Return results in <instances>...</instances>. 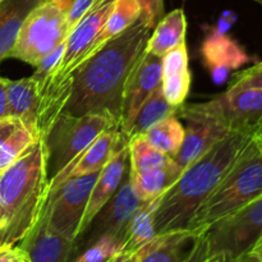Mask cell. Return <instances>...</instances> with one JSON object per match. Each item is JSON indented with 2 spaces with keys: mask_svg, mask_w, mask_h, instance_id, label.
<instances>
[{
  "mask_svg": "<svg viewBox=\"0 0 262 262\" xmlns=\"http://www.w3.org/2000/svg\"><path fill=\"white\" fill-rule=\"evenodd\" d=\"M205 67L216 83H222L230 71L242 68L252 60L247 51L228 33H220L211 28L201 48Z\"/></svg>",
  "mask_w": 262,
  "mask_h": 262,
  "instance_id": "16",
  "label": "cell"
},
{
  "mask_svg": "<svg viewBox=\"0 0 262 262\" xmlns=\"http://www.w3.org/2000/svg\"><path fill=\"white\" fill-rule=\"evenodd\" d=\"M154 27L140 15L135 25L82 61L72 72V95L63 113L72 117L109 113L119 123L124 83L146 49Z\"/></svg>",
  "mask_w": 262,
  "mask_h": 262,
  "instance_id": "1",
  "label": "cell"
},
{
  "mask_svg": "<svg viewBox=\"0 0 262 262\" xmlns=\"http://www.w3.org/2000/svg\"><path fill=\"white\" fill-rule=\"evenodd\" d=\"M123 242L115 235H104L90 246L73 262H104L122 253Z\"/></svg>",
  "mask_w": 262,
  "mask_h": 262,
  "instance_id": "31",
  "label": "cell"
},
{
  "mask_svg": "<svg viewBox=\"0 0 262 262\" xmlns=\"http://www.w3.org/2000/svg\"><path fill=\"white\" fill-rule=\"evenodd\" d=\"M253 133L230 132L182 171L159 199L155 214L156 235L188 229L200 205L216 188Z\"/></svg>",
  "mask_w": 262,
  "mask_h": 262,
  "instance_id": "3",
  "label": "cell"
},
{
  "mask_svg": "<svg viewBox=\"0 0 262 262\" xmlns=\"http://www.w3.org/2000/svg\"><path fill=\"white\" fill-rule=\"evenodd\" d=\"M262 196V137L253 133L216 188L200 205L188 230L202 233Z\"/></svg>",
  "mask_w": 262,
  "mask_h": 262,
  "instance_id": "4",
  "label": "cell"
},
{
  "mask_svg": "<svg viewBox=\"0 0 262 262\" xmlns=\"http://www.w3.org/2000/svg\"><path fill=\"white\" fill-rule=\"evenodd\" d=\"M163 78V58L145 49L130 69L123 90L119 130L127 138L136 114Z\"/></svg>",
  "mask_w": 262,
  "mask_h": 262,
  "instance_id": "11",
  "label": "cell"
},
{
  "mask_svg": "<svg viewBox=\"0 0 262 262\" xmlns=\"http://www.w3.org/2000/svg\"><path fill=\"white\" fill-rule=\"evenodd\" d=\"M49 146L38 138L0 174V247L18 246L40 220L49 194Z\"/></svg>",
  "mask_w": 262,
  "mask_h": 262,
  "instance_id": "2",
  "label": "cell"
},
{
  "mask_svg": "<svg viewBox=\"0 0 262 262\" xmlns=\"http://www.w3.org/2000/svg\"><path fill=\"white\" fill-rule=\"evenodd\" d=\"M3 2H4V0H2V3H3Z\"/></svg>",
  "mask_w": 262,
  "mask_h": 262,
  "instance_id": "45",
  "label": "cell"
},
{
  "mask_svg": "<svg viewBox=\"0 0 262 262\" xmlns=\"http://www.w3.org/2000/svg\"><path fill=\"white\" fill-rule=\"evenodd\" d=\"M141 15V5L138 0H115L113 9L102 27L101 32L97 35L92 45L87 50L84 60L94 55L102 45L114 38L119 33L124 32L127 28L135 25ZM83 60V61H84Z\"/></svg>",
  "mask_w": 262,
  "mask_h": 262,
  "instance_id": "25",
  "label": "cell"
},
{
  "mask_svg": "<svg viewBox=\"0 0 262 262\" xmlns=\"http://www.w3.org/2000/svg\"><path fill=\"white\" fill-rule=\"evenodd\" d=\"M0 3H2V0H0Z\"/></svg>",
  "mask_w": 262,
  "mask_h": 262,
  "instance_id": "46",
  "label": "cell"
},
{
  "mask_svg": "<svg viewBox=\"0 0 262 262\" xmlns=\"http://www.w3.org/2000/svg\"><path fill=\"white\" fill-rule=\"evenodd\" d=\"M112 128L119 129V123L109 113H89L81 117L63 113L46 140L49 161H53L55 174L71 165L102 132Z\"/></svg>",
  "mask_w": 262,
  "mask_h": 262,
  "instance_id": "6",
  "label": "cell"
},
{
  "mask_svg": "<svg viewBox=\"0 0 262 262\" xmlns=\"http://www.w3.org/2000/svg\"><path fill=\"white\" fill-rule=\"evenodd\" d=\"M210 253L227 252L233 257L256 245L262 235V196L206 229Z\"/></svg>",
  "mask_w": 262,
  "mask_h": 262,
  "instance_id": "10",
  "label": "cell"
},
{
  "mask_svg": "<svg viewBox=\"0 0 262 262\" xmlns=\"http://www.w3.org/2000/svg\"><path fill=\"white\" fill-rule=\"evenodd\" d=\"M128 140L117 128L102 132L71 165L54 174L49 183V193L56 191L67 181L101 171L107 161L124 146Z\"/></svg>",
  "mask_w": 262,
  "mask_h": 262,
  "instance_id": "12",
  "label": "cell"
},
{
  "mask_svg": "<svg viewBox=\"0 0 262 262\" xmlns=\"http://www.w3.org/2000/svg\"><path fill=\"white\" fill-rule=\"evenodd\" d=\"M191 81L188 50L184 41L163 56L161 89L169 104L176 107L184 104L191 90Z\"/></svg>",
  "mask_w": 262,
  "mask_h": 262,
  "instance_id": "19",
  "label": "cell"
},
{
  "mask_svg": "<svg viewBox=\"0 0 262 262\" xmlns=\"http://www.w3.org/2000/svg\"><path fill=\"white\" fill-rule=\"evenodd\" d=\"M205 262H237V258L233 257L230 253L216 252V253H210L209 257L206 258V261Z\"/></svg>",
  "mask_w": 262,
  "mask_h": 262,
  "instance_id": "40",
  "label": "cell"
},
{
  "mask_svg": "<svg viewBox=\"0 0 262 262\" xmlns=\"http://www.w3.org/2000/svg\"><path fill=\"white\" fill-rule=\"evenodd\" d=\"M182 169L171 160L161 168L154 169L142 174H130L133 187L138 199L142 202L150 201L160 197L164 192L168 191L181 177Z\"/></svg>",
  "mask_w": 262,
  "mask_h": 262,
  "instance_id": "27",
  "label": "cell"
},
{
  "mask_svg": "<svg viewBox=\"0 0 262 262\" xmlns=\"http://www.w3.org/2000/svg\"><path fill=\"white\" fill-rule=\"evenodd\" d=\"M177 117L186 122L183 142L178 154L173 158L174 163L182 170L230 133L220 117L215 100L181 105L177 109Z\"/></svg>",
  "mask_w": 262,
  "mask_h": 262,
  "instance_id": "7",
  "label": "cell"
},
{
  "mask_svg": "<svg viewBox=\"0 0 262 262\" xmlns=\"http://www.w3.org/2000/svg\"><path fill=\"white\" fill-rule=\"evenodd\" d=\"M145 248H146V246H143L142 248L135 251V252L120 253V255H118L117 257L114 258V261L113 262H140L143 252H145Z\"/></svg>",
  "mask_w": 262,
  "mask_h": 262,
  "instance_id": "39",
  "label": "cell"
},
{
  "mask_svg": "<svg viewBox=\"0 0 262 262\" xmlns=\"http://www.w3.org/2000/svg\"><path fill=\"white\" fill-rule=\"evenodd\" d=\"M142 136L152 147L173 159L183 142L184 127L177 114H171L152 125Z\"/></svg>",
  "mask_w": 262,
  "mask_h": 262,
  "instance_id": "29",
  "label": "cell"
},
{
  "mask_svg": "<svg viewBox=\"0 0 262 262\" xmlns=\"http://www.w3.org/2000/svg\"><path fill=\"white\" fill-rule=\"evenodd\" d=\"M237 262H262V241L258 239L251 250L237 257Z\"/></svg>",
  "mask_w": 262,
  "mask_h": 262,
  "instance_id": "37",
  "label": "cell"
},
{
  "mask_svg": "<svg viewBox=\"0 0 262 262\" xmlns=\"http://www.w3.org/2000/svg\"><path fill=\"white\" fill-rule=\"evenodd\" d=\"M31 125L9 115L0 119V174L38 140Z\"/></svg>",
  "mask_w": 262,
  "mask_h": 262,
  "instance_id": "20",
  "label": "cell"
},
{
  "mask_svg": "<svg viewBox=\"0 0 262 262\" xmlns=\"http://www.w3.org/2000/svg\"><path fill=\"white\" fill-rule=\"evenodd\" d=\"M18 246L31 262H71L73 256V242L51 229L43 212Z\"/></svg>",
  "mask_w": 262,
  "mask_h": 262,
  "instance_id": "17",
  "label": "cell"
},
{
  "mask_svg": "<svg viewBox=\"0 0 262 262\" xmlns=\"http://www.w3.org/2000/svg\"><path fill=\"white\" fill-rule=\"evenodd\" d=\"M242 89H257L262 90V61H258L255 66L238 72L234 76L228 90H242Z\"/></svg>",
  "mask_w": 262,
  "mask_h": 262,
  "instance_id": "32",
  "label": "cell"
},
{
  "mask_svg": "<svg viewBox=\"0 0 262 262\" xmlns=\"http://www.w3.org/2000/svg\"><path fill=\"white\" fill-rule=\"evenodd\" d=\"M18 262H31L30 258H28V256L26 255L25 251H23V255L20 256V258H19V260H18Z\"/></svg>",
  "mask_w": 262,
  "mask_h": 262,
  "instance_id": "41",
  "label": "cell"
},
{
  "mask_svg": "<svg viewBox=\"0 0 262 262\" xmlns=\"http://www.w3.org/2000/svg\"><path fill=\"white\" fill-rule=\"evenodd\" d=\"M127 147L130 174L147 173L154 169L161 168L173 160L168 155L152 147L142 135L130 137Z\"/></svg>",
  "mask_w": 262,
  "mask_h": 262,
  "instance_id": "30",
  "label": "cell"
},
{
  "mask_svg": "<svg viewBox=\"0 0 262 262\" xmlns=\"http://www.w3.org/2000/svg\"><path fill=\"white\" fill-rule=\"evenodd\" d=\"M128 163H129L128 161V147L124 146L107 161L106 165L100 171L99 178L96 179L94 187H92L86 211H84L83 219H82L81 227H79L78 235H81L87 229L97 212L118 191L125 176V171H127Z\"/></svg>",
  "mask_w": 262,
  "mask_h": 262,
  "instance_id": "18",
  "label": "cell"
},
{
  "mask_svg": "<svg viewBox=\"0 0 262 262\" xmlns=\"http://www.w3.org/2000/svg\"><path fill=\"white\" fill-rule=\"evenodd\" d=\"M141 5V17L154 26L163 13V0H138Z\"/></svg>",
  "mask_w": 262,
  "mask_h": 262,
  "instance_id": "35",
  "label": "cell"
},
{
  "mask_svg": "<svg viewBox=\"0 0 262 262\" xmlns=\"http://www.w3.org/2000/svg\"><path fill=\"white\" fill-rule=\"evenodd\" d=\"M215 104L230 132L255 133L262 122V90H227Z\"/></svg>",
  "mask_w": 262,
  "mask_h": 262,
  "instance_id": "14",
  "label": "cell"
},
{
  "mask_svg": "<svg viewBox=\"0 0 262 262\" xmlns=\"http://www.w3.org/2000/svg\"><path fill=\"white\" fill-rule=\"evenodd\" d=\"M206 232V230H205ZM201 233L199 237L194 239L193 245H192L191 250L187 253L186 257L183 258L182 262H205L206 258L209 257L210 250L209 243H207L206 233Z\"/></svg>",
  "mask_w": 262,
  "mask_h": 262,
  "instance_id": "34",
  "label": "cell"
},
{
  "mask_svg": "<svg viewBox=\"0 0 262 262\" xmlns=\"http://www.w3.org/2000/svg\"><path fill=\"white\" fill-rule=\"evenodd\" d=\"M38 90V102L36 110V130L40 138L48 140L59 117L63 114L72 95V73L61 76L53 72L43 79H35Z\"/></svg>",
  "mask_w": 262,
  "mask_h": 262,
  "instance_id": "15",
  "label": "cell"
},
{
  "mask_svg": "<svg viewBox=\"0 0 262 262\" xmlns=\"http://www.w3.org/2000/svg\"><path fill=\"white\" fill-rule=\"evenodd\" d=\"M141 204L142 201L136 193L128 168L114 196L102 206L87 229L73 242V256L82 253L96 241L107 234L115 235L123 242L125 228Z\"/></svg>",
  "mask_w": 262,
  "mask_h": 262,
  "instance_id": "9",
  "label": "cell"
},
{
  "mask_svg": "<svg viewBox=\"0 0 262 262\" xmlns=\"http://www.w3.org/2000/svg\"><path fill=\"white\" fill-rule=\"evenodd\" d=\"M159 199L150 200L141 204L125 228L123 237L122 253L135 252L150 243L156 237L155 214L158 210Z\"/></svg>",
  "mask_w": 262,
  "mask_h": 262,
  "instance_id": "24",
  "label": "cell"
},
{
  "mask_svg": "<svg viewBox=\"0 0 262 262\" xmlns=\"http://www.w3.org/2000/svg\"><path fill=\"white\" fill-rule=\"evenodd\" d=\"M260 239H261V241H262V235H261V238H260Z\"/></svg>",
  "mask_w": 262,
  "mask_h": 262,
  "instance_id": "44",
  "label": "cell"
},
{
  "mask_svg": "<svg viewBox=\"0 0 262 262\" xmlns=\"http://www.w3.org/2000/svg\"><path fill=\"white\" fill-rule=\"evenodd\" d=\"M9 117L8 106V79L0 77V119Z\"/></svg>",
  "mask_w": 262,
  "mask_h": 262,
  "instance_id": "38",
  "label": "cell"
},
{
  "mask_svg": "<svg viewBox=\"0 0 262 262\" xmlns=\"http://www.w3.org/2000/svg\"><path fill=\"white\" fill-rule=\"evenodd\" d=\"M114 2L115 0H97L94 7L72 28L67 37L61 64L56 71L59 74L68 76L84 60L87 50L101 32Z\"/></svg>",
  "mask_w": 262,
  "mask_h": 262,
  "instance_id": "13",
  "label": "cell"
},
{
  "mask_svg": "<svg viewBox=\"0 0 262 262\" xmlns=\"http://www.w3.org/2000/svg\"><path fill=\"white\" fill-rule=\"evenodd\" d=\"M96 2L97 0H72L71 5H69L68 14H67V23H68L69 32L82 19V17L94 7Z\"/></svg>",
  "mask_w": 262,
  "mask_h": 262,
  "instance_id": "33",
  "label": "cell"
},
{
  "mask_svg": "<svg viewBox=\"0 0 262 262\" xmlns=\"http://www.w3.org/2000/svg\"><path fill=\"white\" fill-rule=\"evenodd\" d=\"M38 102L37 83L32 76L28 78L8 79V106L9 115L19 118L36 130V110ZM37 132V130H36Z\"/></svg>",
  "mask_w": 262,
  "mask_h": 262,
  "instance_id": "26",
  "label": "cell"
},
{
  "mask_svg": "<svg viewBox=\"0 0 262 262\" xmlns=\"http://www.w3.org/2000/svg\"><path fill=\"white\" fill-rule=\"evenodd\" d=\"M72 0H40L26 17L9 58L37 67L68 37V14Z\"/></svg>",
  "mask_w": 262,
  "mask_h": 262,
  "instance_id": "5",
  "label": "cell"
},
{
  "mask_svg": "<svg viewBox=\"0 0 262 262\" xmlns=\"http://www.w3.org/2000/svg\"><path fill=\"white\" fill-rule=\"evenodd\" d=\"M255 133H257V135H260L261 137H262V122H261V124L258 125V128H257V129H256Z\"/></svg>",
  "mask_w": 262,
  "mask_h": 262,
  "instance_id": "42",
  "label": "cell"
},
{
  "mask_svg": "<svg viewBox=\"0 0 262 262\" xmlns=\"http://www.w3.org/2000/svg\"><path fill=\"white\" fill-rule=\"evenodd\" d=\"M253 2H256V3H257V4H260L261 7H262V0H253Z\"/></svg>",
  "mask_w": 262,
  "mask_h": 262,
  "instance_id": "43",
  "label": "cell"
},
{
  "mask_svg": "<svg viewBox=\"0 0 262 262\" xmlns=\"http://www.w3.org/2000/svg\"><path fill=\"white\" fill-rule=\"evenodd\" d=\"M177 109L178 107L169 104L168 100L165 99L160 83L138 109L127 135V140L133 136L143 135L160 120L165 119L171 114H177Z\"/></svg>",
  "mask_w": 262,
  "mask_h": 262,
  "instance_id": "28",
  "label": "cell"
},
{
  "mask_svg": "<svg viewBox=\"0 0 262 262\" xmlns=\"http://www.w3.org/2000/svg\"><path fill=\"white\" fill-rule=\"evenodd\" d=\"M200 234L188 229L158 234L146 245L140 262H182Z\"/></svg>",
  "mask_w": 262,
  "mask_h": 262,
  "instance_id": "21",
  "label": "cell"
},
{
  "mask_svg": "<svg viewBox=\"0 0 262 262\" xmlns=\"http://www.w3.org/2000/svg\"><path fill=\"white\" fill-rule=\"evenodd\" d=\"M23 250L19 246H7L0 247V262H18Z\"/></svg>",
  "mask_w": 262,
  "mask_h": 262,
  "instance_id": "36",
  "label": "cell"
},
{
  "mask_svg": "<svg viewBox=\"0 0 262 262\" xmlns=\"http://www.w3.org/2000/svg\"><path fill=\"white\" fill-rule=\"evenodd\" d=\"M187 18L183 9H176L159 20L146 45V50L163 58L166 53L186 41Z\"/></svg>",
  "mask_w": 262,
  "mask_h": 262,
  "instance_id": "22",
  "label": "cell"
},
{
  "mask_svg": "<svg viewBox=\"0 0 262 262\" xmlns=\"http://www.w3.org/2000/svg\"><path fill=\"white\" fill-rule=\"evenodd\" d=\"M100 171L67 181L56 191L48 194L43 215L49 227L67 239L74 242L86 211L92 187Z\"/></svg>",
  "mask_w": 262,
  "mask_h": 262,
  "instance_id": "8",
  "label": "cell"
},
{
  "mask_svg": "<svg viewBox=\"0 0 262 262\" xmlns=\"http://www.w3.org/2000/svg\"><path fill=\"white\" fill-rule=\"evenodd\" d=\"M40 0H4L0 3V60L9 58L20 27Z\"/></svg>",
  "mask_w": 262,
  "mask_h": 262,
  "instance_id": "23",
  "label": "cell"
}]
</instances>
